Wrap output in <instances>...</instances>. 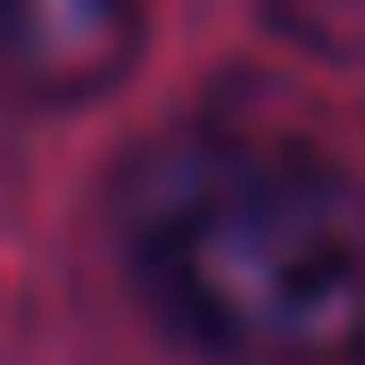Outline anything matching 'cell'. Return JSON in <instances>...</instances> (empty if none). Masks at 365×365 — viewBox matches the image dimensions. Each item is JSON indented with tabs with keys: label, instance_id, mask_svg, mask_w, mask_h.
<instances>
[{
	"label": "cell",
	"instance_id": "cell-2",
	"mask_svg": "<svg viewBox=\"0 0 365 365\" xmlns=\"http://www.w3.org/2000/svg\"><path fill=\"white\" fill-rule=\"evenodd\" d=\"M141 67V0H0V100L83 108Z\"/></svg>",
	"mask_w": 365,
	"mask_h": 365
},
{
	"label": "cell",
	"instance_id": "cell-1",
	"mask_svg": "<svg viewBox=\"0 0 365 365\" xmlns=\"http://www.w3.org/2000/svg\"><path fill=\"white\" fill-rule=\"evenodd\" d=\"M125 266L225 365H332L365 349V182L316 141L191 125L125 166Z\"/></svg>",
	"mask_w": 365,
	"mask_h": 365
},
{
	"label": "cell",
	"instance_id": "cell-3",
	"mask_svg": "<svg viewBox=\"0 0 365 365\" xmlns=\"http://www.w3.org/2000/svg\"><path fill=\"white\" fill-rule=\"evenodd\" d=\"M274 25H291V34H307V42H332V25L357 9V0H266Z\"/></svg>",
	"mask_w": 365,
	"mask_h": 365
}]
</instances>
